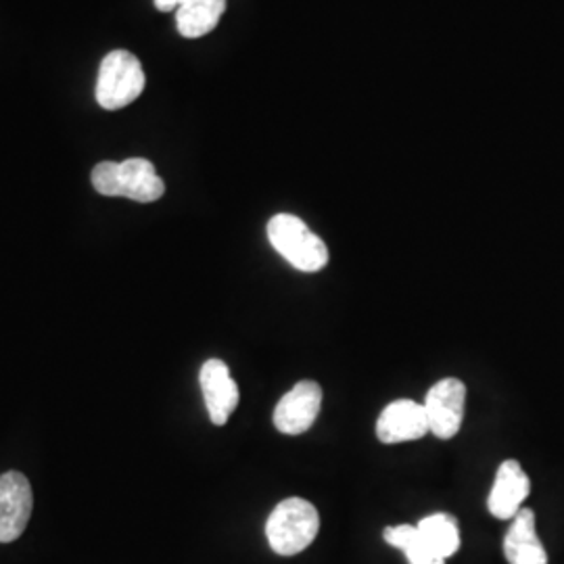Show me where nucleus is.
Listing matches in <instances>:
<instances>
[{"label": "nucleus", "mask_w": 564, "mask_h": 564, "mask_svg": "<svg viewBox=\"0 0 564 564\" xmlns=\"http://www.w3.org/2000/svg\"><path fill=\"white\" fill-rule=\"evenodd\" d=\"M321 514L303 498H286L265 521V538L279 556H295L316 540Z\"/></svg>", "instance_id": "nucleus-1"}, {"label": "nucleus", "mask_w": 564, "mask_h": 564, "mask_svg": "<svg viewBox=\"0 0 564 564\" xmlns=\"http://www.w3.org/2000/svg\"><path fill=\"white\" fill-rule=\"evenodd\" d=\"M268 241L300 272H321L328 263L326 242L293 214H279L268 223Z\"/></svg>", "instance_id": "nucleus-2"}, {"label": "nucleus", "mask_w": 564, "mask_h": 564, "mask_svg": "<svg viewBox=\"0 0 564 564\" xmlns=\"http://www.w3.org/2000/svg\"><path fill=\"white\" fill-rule=\"evenodd\" d=\"M141 61L130 51H113L101 63L97 78V102L107 111H118L137 101L144 90Z\"/></svg>", "instance_id": "nucleus-3"}, {"label": "nucleus", "mask_w": 564, "mask_h": 564, "mask_svg": "<svg viewBox=\"0 0 564 564\" xmlns=\"http://www.w3.org/2000/svg\"><path fill=\"white\" fill-rule=\"evenodd\" d=\"M34 508V494L25 475L9 470L0 477V544L20 540Z\"/></svg>", "instance_id": "nucleus-4"}, {"label": "nucleus", "mask_w": 564, "mask_h": 564, "mask_svg": "<svg viewBox=\"0 0 564 564\" xmlns=\"http://www.w3.org/2000/svg\"><path fill=\"white\" fill-rule=\"evenodd\" d=\"M464 403L466 387L460 379H444L433 384L423 403L431 433L440 440L456 437L463 426Z\"/></svg>", "instance_id": "nucleus-5"}, {"label": "nucleus", "mask_w": 564, "mask_h": 564, "mask_svg": "<svg viewBox=\"0 0 564 564\" xmlns=\"http://www.w3.org/2000/svg\"><path fill=\"white\" fill-rule=\"evenodd\" d=\"M323 408V387L314 381H302L274 408V426L282 435H302L316 423Z\"/></svg>", "instance_id": "nucleus-6"}, {"label": "nucleus", "mask_w": 564, "mask_h": 564, "mask_svg": "<svg viewBox=\"0 0 564 564\" xmlns=\"http://www.w3.org/2000/svg\"><path fill=\"white\" fill-rule=\"evenodd\" d=\"M199 383H202L203 400L207 405L212 423L216 426L228 423V419L237 410L239 398H241L239 387L235 383V379L230 377L228 366L218 358L207 360L202 366Z\"/></svg>", "instance_id": "nucleus-7"}, {"label": "nucleus", "mask_w": 564, "mask_h": 564, "mask_svg": "<svg viewBox=\"0 0 564 564\" xmlns=\"http://www.w3.org/2000/svg\"><path fill=\"white\" fill-rule=\"evenodd\" d=\"M431 433L423 403L398 400L389 403L377 421V437L383 444L416 442Z\"/></svg>", "instance_id": "nucleus-8"}, {"label": "nucleus", "mask_w": 564, "mask_h": 564, "mask_svg": "<svg viewBox=\"0 0 564 564\" xmlns=\"http://www.w3.org/2000/svg\"><path fill=\"white\" fill-rule=\"evenodd\" d=\"M529 491H531V481H529L523 466L517 460H506L500 464V468L496 473V481L491 487L487 508L496 519L512 521L519 514V510L523 508Z\"/></svg>", "instance_id": "nucleus-9"}, {"label": "nucleus", "mask_w": 564, "mask_h": 564, "mask_svg": "<svg viewBox=\"0 0 564 564\" xmlns=\"http://www.w3.org/2000/svg\"><path fill=\"white\" fill-rule=\"evenodd\" d=\"M165 182L158 176L155 165L142 158H132L118 163L113 197H126L132 202L153 203L162 199Z\"/></svg>", "instance_id": "nucleus-10"}, {"label": "nucleus", "mask_w": 564, "mask_h": 564, "mask_svg": "<svg viewBox=\"0 0 564 564\" xmlns=\"http://www.w3.org/2000/svg\"><path fill=\"white\" fill-rule=\"evenodd\" d=\"M505 554L510 564H547L544 544L535 531L533 510L521 508L512 519L505 538Z\"/></svg>", "instance_id": "nucleus-11"}, {"label": "nucleus", "mask_w": 564, "mask_h": 564, "mask_svg": "<svg viewBox=\"0 0 564 564\" xmlns=\"http://www.w3.org/2000/svg\"><path fill=\"white\" fill-rule=\"evenodd\" d=\"M226 11V0H191L176 11V25L184 39H202L216 30Z\"/></svg>", "instance_id": "nucleus-12"}, {"label": "nucleus", "mask_w": 564, "mask_h": 564, "mask_svg": "<svg viewBox=\"0 0 564 564\" xmlns=\"http://www.w3.org/2000/svg\"><path fill=\"white\" fill-rule=\"evenodd\" d=\"M416 527L429 547L444 561L458 552L460 531H458V521L452 514H445V512L429 514Z\"/></svg>", "instance_id": "nucleus-13"}, {"label": "nucleus", "mask_w": 564, "mask_h": 564, "mask_svg": "<svg viewBox=\"0 0 564 564\" xmlns=\"http://www.w3.org/2000/svg\"><path fill=\"white\" fill-rule=\"evenodd\" d=\"M384 542L402 550L410 564H445L424 542L416 524H395L384 529Z\"/></svg>", "instance_id": "nucleus-14"}, {"label": "nucleus", "mask_w": 564, "mask_h": 564, "mask_svg": "<svg viewBox=\"0 0 564 564\" xmlns=\"http://www.w3.org/2000/svg\"><path fill=\"white\" fill-rule=\"evenodd\" d=\"M186 2H191V0H155V7L162 13H170V11H178Z\"/></svg>", "instance_id": "nucleus-15"}]
</instances>
